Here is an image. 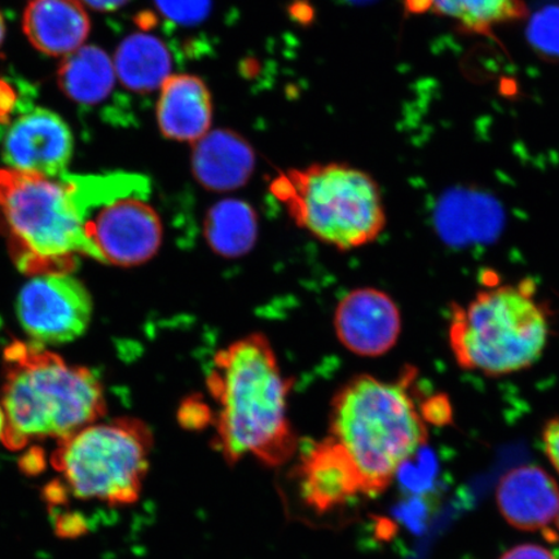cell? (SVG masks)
I'll return each instance as SVG.
<instances>
[{"instance_id": "cell-26", "label": "cell", "mask_w": 559, "mask_h": 559, "mask_svg": "<svg viewBox=\"0 0 559 559\" xmlns=\"http://www.w3.org/2000/svg\"><path fill=\"white\" fill-rule=\"evenodd\" d=\"M62 520L56 524V530L60 536H76L83 533L85 524L82 520L74 519L73 515L61 516Z\"/></svg>"}, {"instance_id": "cell-28", "label": "cell", "mask_w": 559, "mask_h": 559, "mask_svg": "<svg viewBox=\"0 0 559 559\" xmlns=\"http://www.w3.org/2000/svg\"><path fill=\"white\" fill-rule=\"evenodd\" d=\"M82 2L95 11L111 12L121 9L130 0H82Z\"/></svg>"}, {"instance_id": "cell-27", "label": "cell", "mask_w": 559, "mask_h": 559, "mask_svg": "<svg viewBox=\"0 0 559 559\" xmlns=\"http://www.w3.org/2000/svg\"><path fill=\"white\" fill-rule=\"evenodd\" d=\"M44 453L40 450H31L21 461V471L26 474H38L44 469Z\"/></svg>"}, {"instance_id": "cell-6", "label": "cell", "mask_w": 559, "mask_h": 559, "mask_svg": "<svg viewBox=\"0 0 559 559\" xmlns=\"http://www.w3.org/2000/svg\"><path fill=\"white\" fill-rule=\"evenodd\" d=\"M547 314L533 289L500 285L454 307L450 344L457 365L487 376L520 372L542 358L548 344Z\"/></svg>"}, {"instance_id": "cell-12", "label": "cell", "mask_w": 559, "mask_h": 559, "mask_svg": "<svg viewBox=\"0 0 559 559\" xmlns=\"http://www.w3.org/2000/svg\"><path fill=\"white\" fill-rule=\"evenodd\" d=\"M300 493L314 512L325 513L361 493L358 471L332 437L306 449L299 467Z\"/></svg>"}, {"instance_id": "cell-29", "label": "cell", "mask_w": 559, "mask_h": 559, "mask_svg": "<svg viewBox=\"0 0 559 559\" xmlns=\"http://www.w3.org/2000/svg\"><path fill=\"white\" fill-rule=\"evenodd\" d=\"M5 430V415L2 407V404H0V442H2L3 436Z\"/></svg>"}, {"instance_id": "cell-24", "label": "cell", "mask_w": 559, "mask_h": 559, "mask_svg": "<svg viewBox=\"0 0 559 559\" xmlns=\"http://www.w3.org/2000/svg\"><path fill=\"white\" fill-rule=\"evenodd\" d=\"M500 559H557L548 549L535 544L519 545Z\"/></svg>"}, {"instance_id": "cell-16", "label": "cell", "mask_w": 559, "mask_h": 559, "mask_svg": "<svg viewBox=\"0 0 559 559\" xmlns=\"http://www.w3.org/2000/svg\"><path fill=\"white\" fill-rule=\"evenodd\" d=\"M23 29L38 51L67 56L82 47L91 23L80 0H33L24 12Z\"/></svg>"}, {"instance_id": "cell-17", "label": "cell", "mask_w": 559, "mask_h": 559, "mask_svg": "<svg viewBox=\"0 0 559 559\" xmlns=\"http://www.w3.org/2000/svg\"><path fill=\"white\" fill-rule=\"evenodd\" d=\"M204 237L216 255L239 260L254 249L260 237V218L247 201L222 199L207 210Z\"/></svg>"}, {"instance_id": "cell-15", "label": "cell", "mask_w": 559, "mask_h": 559, "mask_svg": "<svg viewBox=\"0 0 559 559\" xmlns=\"http://www.w3.org/2000/svg\"><path fill=\"white\" fill-rule=\"evenodd\" d=\"M160 132L175 142L194 144L213 122L212 94L205 82L192 74L170 75L160 87L157 104Z\"/></svg>"}, {"instance_id": "cell-10", "label": "cell", "mask_w": 559, "mask_h": 559, "mask_svg": "<svg viewBox=\"0 0 559 559\" xmlns=\"http://www.w3.org/2000/svg\"><path fill=\"white\" fill-rule=\"evenodd\" d=\"M0 140V156L9 169L58 179L72 159L74 140L69 126L46 108H33L9 122Z\"/></svg>"}, {"instance_id": "cell-21", "label": "cell", "mask_w": 559, "mask_h": 559, "mask_svg": "<svg viewBox=\"0 0 559 559\" xmlns=\"http://www.w3.org/2000/svg\"><path fill=\"white\" fill-rule=\"evenodd\" d=\"M527 40L542 59L559 62V4L545 5L531 16Z\"/></svg>"}, {"instance_id": "cell-8", "label": "cell", "mask_w": 559, "mask_h": 559, "mask_svg": "<svg viewBox=\"0 0 559 559\" xmlns=\"http://www.w3.org/2000/svg\"><path fill=\"white\" fill-rule=\"evenodd\" d=\"M155 444L150 426L134 417L86 426L56 447L51 464L75 498L111 507L140 498Z\"/></svg>"}, {"instance_id": "cell-22", "label": "cell", "mask_w": 559, "mask_h": 559, "mask_svg": "<svg viewBox=\"0 0 559 559\" xmlns=\"http://www.w3.org/2000/svg\"><path fill=\"white\" fill-rule=\"evenodd\" d=\"M166 19L180 25H198L212 11V0H155Z\"/></svg>"}, {"instance_id": "cell-32", "label": "cell", "mask_w": 559, "mask_h": 559, "mask_svg": "<svg viewBox=\"0 0 559 559\" xmlns=\"http://www.w3.org/2000/svg\"><path fill=\"white\" fill-rule=\"evenodd\" d=\"M556 524H557V528L559 531V509H558V514L556 516Z\"/></svg>"}, {"instance_id": "cell-4", "label": "cell", "mask_w": 559, "mask_h": 559, "mask_svg": "<svg viewBox=\"0 0 559 559\" xmlns=\"http://www.w3.org/2000/svg\"><path fill=\"white\" fill-rule=\"evenodd\" d=\"M270 192L313 239L341 251L367 247L386 227L382 192L370 175L338 163L276 175Z\"/></svg>"}, {"instance_id": "cell-3", "label": "cell", "mask_w": 559, "mask_h": 559, "mask_svg": "<svg viewBox=\"0 0 559 559\" xmlns=\"http://www.w3.org/2000/svg\"><path fill=\"white\" fill-rule=\"evenodd\" d=\"M408 381L358 374L335 393L331 436L344 447L361 481V493L384 491L401 467L428 442V428Z\"/></svg>"}, {"instance_id": "cell-9", "label": "cell", "mask_w": 559, "mask_h": 559, "mask_svg": "<svg viewBox=\"0 0 559 559\" xmlns=\"http://www.w3.org/2000/svg\"><path fill=\"white\" fill-rule=\"evenodd\" d=\"M93 310L86 286L70 274L32 276L16 302L21 328L39 346L80 338L87 331Z\"/></svg>"}, {"instance_id": "cell-5", "label": "cell", "mask_w": 559, "mask_h": 559, "mask_svg": "<svg viewBox=\"0 0 559 559\" xmlns=\"http://www.w3.org/2000/svg\"><path fill=\"white\" fill-rule=\"evenodd\" d=\"M0 219L25 274H70L80 257L95 260L60 178L0 169Z\"/></svg>"}, {"instance_id": "cell-23", "label": "cell", "mask_w": 559, "mask_h": 559, "mask_svg": "<svg viewBox=\"0 0 559 559\" xmlns=\"http://www.w3.org/2000/svg\"><path fill=\"white\" fill-rule=\"evenodd\" d=\"M544 450L548 454L550 463L554 464L559 473V418L551 419L545 426L543 432Z\"/></svg>"}, {"instance_id": "cell-20", "label": "cell", "mask_w": 559, "mask_h": 559, "mask_svg": "<svg viewBox=\"0 0 559 559\" xmlns=\"http://www.w3.org/2000/svg\"><path fill=\"white\" fill-rule=\"evenodd\" d=\"M412 13L432 12L457 21L465 32L491 34L493 27L526 17L522 0H405Z\"/></svg>"}, {"instance_id": "cell-13", "label": "cell", "mask_w": 559, "mask_h": 559, "mask_svg": "<svg viewBox=\"0 0 559 559\" xmlns=\"http://www.w3.org/2000/svg\"><path fill=\"white\" fill-rule=\"evenodd\" d=\"M255 165L253 146L233 130H210L193 144V177L210 192L229 193L240 190L253 177Z\"/></svg>"}, {"instance_id": "cell-25", "label": "cell", "mask_w": 559, "mask_h": 559, "mask_svg": "<svg viewBox=\"0 0 559 559\" xmlns=\"http://www.w3.org/2000/svg\"><path fill=\"white\" fill-rule=\"evenodd\" d=\"M16 105L15 91L3 81H0V124L10 122V115Z\"/></svg>"}, {"instance_id": "cell-30", "label": "cell", "mask_w": 559, "mask_h": 559, "mask_svg": "<svg viewBox=\"0 0 559 559\" xmlns=\"http://www.w3.org/2000/svg\"><path fill=\"white\" fill-rule=\"evenodd\" d=\"M342 2L352 4V5H367L376 2V0H342Z\"/></svg>"}, {"instance_id": "cell-7", "label": "cell", "mask_w": 559, "mask_h": 559, "mask_svg": "<svg viewBox=\"0 0 559 559\" xmlns=\"http://www.w3.org/2000/svg\"><path fill=\"white\" fill-rule=\"evenodd\" d=\"M95 260L135 267L155 258L164 242V223L151 202L144 175L105 173L60 177Z\"/></svg>"}, {"instance_id": "cell-31", "label": "cell", "mask_w": 559, "mask_h": 559, "mask_svg": "<svg viewBox=\"0 0 559 559\" xmlns=\"http://www.w3.org/2000/svg\"><path fill=\"white\" fill-rule=\"evenodd\" d=\"M5 37V25H4V19L2 16V13H0V46L3 45Z\"/></svg>"}, {"instance_id": "cell-2", "label": "cell", "mask_w": 559, "mask_h": 559, "mask_svg": "<svg viewBox=\"0 0 559 559\" xmlns=\"http://www.w3.org/2000/svg\"><path fill=\"white\" fill-rule=\"evenodd\" d=\"M2 407V443L11 451L39 440L59 443L107 412L103 384L93 370L17 341L4 352Z\"/></svg>"}, {"instance_id": "cell-19", "label": "cell", "mask_w": 559, "mask_h": 559, "mask_svg": "<svg viewBox=\"0 0 559 559\" xmlns=\"http://www.w3.org/2000/svg\"><path fill=\"white\" fill-rule=\"evenodd\" d=\"M58 82L70 100L96 105L107 99L114 90L116 69L102 48L82 46L66 56L59 68Z\"/></svg>"}, {"instance_id": "cell-11", "label": "cell", "mask_w": 559, "mask_h": 559, "mask_svg": "<svg viewBox=\"0 0 559 559\" xmlns=\"http://www.w3.org/2000/svg\"><path fill=\"white\" fill-rule=\"evenodd\" d=\"M333 330L347 352L361 358H379L400 341L401 310L386 292L354 289L335 306Z\"/></svg>"}, {"instance_id": "cell-1", "label": "cell", "mask_w": 559, "mask_h": 559, "mask_svg": "<svg viewBox=\"0 0 559 559\" xmlns=\"http://www.w3.org/2000/svg\"><path fill=\"white\" fill-rule=\"evenodd\" d=\"M206 383L218 403L216 445L227 463L253 456L280 466L296 453L288 417L293 382L263 333L243 335L216 352Z\"/></svg>"}, {"instance_id": "cell-18", "label": "cell", "mask_w": 559, "mask_h": 559, "mask_svg": "<svg viewBox=\"0 0 559 559\" xmlns=\"http://www.w3.org/2000/svg\"><path fill=\"white\" fill-rule=\"evenodd\" d=\"M171 56L155 35H129L115 56V69L122 85L138 94H150L163 87L171 75Z\"/></svg>"}, {"instance_id": "cell-14", "label": "cell", "mask_w": 559, "mask_h": 559, "mask_svg": "<svg viewBox=\"0 0 559 559\" xmlns=\"http://www.w3.org/2000/svg\"><path fill=\"white\" fill-rule=\"evenodd\" d=\"M496 499L500 513L510 526L539 531L556 521L559 487L542 467L524 465L501 478Z\"/></svg>"}]
</instances>
